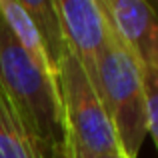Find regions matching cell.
I'll list each match as a JSON object with an SVG mask.
<instances>
[{
    "label": "cell",
    "mask_w": 158,
    "mask_h": 158,
    "mask_svg": "<svg viewBox=\"0 0 158 158\" xmlns=\"http://www.w3.org/2000/svg\"><path fill=\"white\" fill-rule=\"evenodd\" d=\"M0 94L38 140L48 158L64 146V126L56 80L40 70L18 46L0 16Z\"/></svg>",
    "instance_id": "6da1fadb"
},
{
    "label": "cell",
    "mask_w": 158,
    "mask_h": 158,
    "mask_svg": "<svg viewBox=\"0 0 158 158\" xmlns=\"http://www.w3.org/2000/svg\"><path fill=\"white\" fill-rule=\"evenodd\" d=\"M56 90L68 154L78 158L122 154L96 86L70 52L56 70Z\"/></svg>",
    "instance_id": "7a4b0ae2"
},
{
    "label": "cell",
    "mask_w": 158,
    "mask_h": 158,
    "mask_svg": "<svg viewBox=\"0 0 158 158\" xmlns=\"http://www.w3.org/2000/svg\"><path fill=\"white\" fill-rule=\"evenodd\" d=\"M92 82L114 128L122 156L136 158L148 136L142 104V78L136 62L112 36L94 64Z\"/></svg>",
    "instance_id": "3957f363"
},
{
    "label": "cell",
    "mask_w": 158,
    "mask_h": 158,
    "mask_svg": "<svg viewBox=\"0 0 158 158\" xmlns=\"http://www.w3.org/2000/svg\"><path fill=\"white\" fill-rule=\"evenodd\" d=\"M110 36L140 70H158V20L146 0H100Z\"/></svg>",
    "instance_id": "277c9868"
},
{
    "label": "cell",
    "mask_w": 158,
    "mask_h": 158,
    "mask_svg": "<svg viewBox=\"0 0 158 158\" xmlns=\"http://www.w3.org/2000/svg\"><path fill=\"white\" fill-rule=\"evenodd\" d=\"M68 52L92 80L94 64L110 40L100 0H54Z\"/></svg>",
    "instance_id": "5b68a950"
},
{
    "label": "cell",
    "mask_w": 158,
    "mask_h": 158,
    "mask_svg": "<svg viewBox=\"0 0 158 158\" xmlns=\"http://www.w3.org/2000/svg\"><path fill=\"white\" fill-rule=\"evenodd\" d=\"M0 16H2L6 28L10 30V34L14 36V40L18 42V46L24 50V54L40 70H44L56 80L54 70L48 62L46 50H44V44L40 40V34L36 30L32 18L28 16V12L24 10L22 2L20 0H0Z\"/></svg>",
    "instance_id": "8992f818"
},
{
    "label": "cell",
    "mask_w": 158,
    "mask_h": 158,
    "mask_svg": "<svg viewBox=\"0 0 158 158\" xmlns=\"http://www.w3.org/2000/svg\"><path fill=\"white\" fill-rule=\"evenodd\" d=\"M24 6V10L28 12V16L32 18L36 30L40 34V40L44 44L48 62H50L54 76L56 70L60 66L62 58L66 56L68 48H66L64 36H62L60 20H58L56 8H54V0H20Z\"/></svg>",
    "instance_id": "52a82bcc"
},
{
    "label": "cell",
    "mask_w": 158,
    "mask_h": 158,
    "mask_svg": "<svg viewBox=\"0 0 158 158\" xmlns=\"http://www.w3.org/2000/svg\"><path fill=\"white\" fill-rule=\"evenodd\" d=\"M0 158H48L0 94Z\"/></svg>",
    "instance_id": "ba28073f"
},
{
    "label": "cell",
    "mask_w": 158,
    "mask_h": 158,
    "mask_svg": "<svg viewBox=\"0 0 158 158\" xmlns=\"http://www.w3.org/2000/svg\"><path fill=\"white\" fill-rule=\"evenodd\" d=\"M142 78V104L144 120H146V134L158 142V70H140Z\"/></svg>",
    "instance_id": "9c48e42d"
},
{
    "label": "cell",
    "mask_w": 158,
    "mask_h": 158,
    "mask_svg": "<svg viewBox=\"0 0 158 158\" xmlns=\"http://www.w3.org/2000/svg\"><path fill=\"white\" fill-rule=\"evenodd\" d=\"M62 150H64V154H66V158H78V156H72V154H68V152H66V148L62 146ZM96 158H124L122 154H116V156H96Z\"/></svg>",
    "instance_id": "30bf717a"
},
{
    "label": "cell",
    "mask_w": 158,
    "mask_h": 158,
    "mask_svg": "<svg viewBox=\"0 0 158 158\" xmlns=\"http://www.w3.org/2000/svg\"><path fill=\"white\" fill-rule=\"evenodd\" d=\"M58 158H66V154H64V150H62V152H60V156H58Z\"/></svg>",
    "instance_id": "8fae6325"
}]
</instances>
